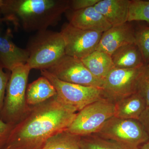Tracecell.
Returning a JSON list of instances; mask_svg holds the SVG:
<instances>
[{"instance_id":"f1b7e54d","label":"cell","mask_w":149,"mask_h":149,"mask_svg":"<svg viewBox=\"0 0 149 149\" xmlns=\"http://www.w3.org/2000/svg\"><path fill=\"white\" fill-rule=\"evenodd\" d=\"M6 22V19L3 17H0V27H1V25L2 24L3 22Z\"/></svg>"},{"instance_id":"ffe728a7","label":"cell","mask_w":149,"mask_h":149,"mask_svg":"<svg viewBox=\"0 0 149 149\" xmlns=\"http://www.w3.org/2000/svg\"><path fill=\"white\" fill-rule=\"evenodd\" d=\"M80 149H126L114 141L95 134L80 137Z\"/></svg>"},{"instance_id":"52a82bcc","label":"cell","mask_w":149,"mask_h":149,"mask_svg":"<svg viewBox=\"0 0 149 149\" xmlns=\"http://www.w3.org/2000/svg\"><path fill=\"white\" fill-rule=\"evenodd\" d=\"M41 73L55 88L59 101L77 112L88 105L104 98L102 88L63 82L45 70H41Z\"/></svg>"},{"instance_id":"f546056e","label":"cell","mask_w":149,"mask_h":149,"mask_svg":"<svg viewBox=\"0 0 149 149\" xmlns=\"http://www.w3.org/2000/svg\"><path fill=\"white\" fill-rule=\"evenodd\" d=\"M3 0H0V8L3 5ZM0 17H1V15H0Z\"/></svg>"},{"instance_id":"7c38bea8","label":"cell","mask_w":149,"mask_h":149,"mask_svg":"<svg viewBox=\"0 0 149 149\" xmlns=\"http://www.w3.org/2000/svg\"><path fill=\"white\" fill-rule=\"evenodd\" d=\"M135 27L130 22L113 26L103 33L96 50L111 56L118 48L135 43Z\"/></svg>"},{"instance_id":"cb8c5ba5","label":"cell","mask_w":149,"mask_h":149,"mask_svg":"<svg viewBox=\"0 0 149 149\" xmlns=\"http://www.w3.org/2000/svg\"><path fill=\"white\" fill-rule=\"evenodd\" d=\"M3 69L0 66V113L3 106L7 86L10 75L9 72H5Z\"/></svg>"},{"instance_id":"d4e9b609","label":"cell","mask_w":149,"mask_h":149,"mask_svg":"<svg viewBox=\"0 0 149 149\" xmlns=\"http://www.w3.org/2000/svg\"><path fill=\"white\" fill-rule=\"evenodd\" d=\"M14 125L3 122L0 119V149H2L6 143Z\"/></svg>"},{"instance_id":"6da1fadb","label":"cell","mask_w":149,"mask_h":149,"mask_svg":"<svg viewBox=\"0 0 149 149\" xmlns=\"http://www.w3.org/2000/svg\"><path fill=\"white\" fill-rule=\"evenodd\" d=\"M77 113L59 101L56 96L30 106L14 126L2 149H40L51 137L67 130Z\"/></svg>"},{"instance_id":"603a6c76","label":"cell","mask_w":149,"mask_h":149,"mask_svg":"<svg viewBox=\"0 0 149 149\" xmlns=\"http://www.w3.org/2000/svg\"><path fill=\"white\" fill-rule=\"evenodd\" d=\"M136 93L141 95L149 107V64L142 67L137 82Z\"/></svg>"},{"instance_id":"8992f818","label":"cell","mask_w":149,"mask_h":149,"mask_svg":"<svg viewBox=\"0 0 149 149\" xmlns=\"http://www.w3.org/2000/svg\"><path fill=\"white\" fill-rule=\"evenodd\" d=\"M114 103L105 98L88 105L77 112L68 132L79 136L96 134L114 116Z\"/></svg>"},{"instance_id":"ac0fdd59","label":"cell","mask_w":149,"mask_h":149,"mask_svg":"<svg viewBox=\"0 0 149 149\" xmlns=\"http://www.w3.org/2000/svg\"><path fill=\"white\" fill-rule=\"evenodd\" d=\"M81 60L93 76L103 81L114 68L111 56L102 51L96 50Z\"/></svg>"},{"instance_id":"e0dca14e","label":"cell","mask_w":149,"mask_h":149,"mask_svg":"<svg viewBox=\"0 0 149 149\" xmlns=\"http://www.w3.org/2000/svg\"><path fill=\"white\" fill-rule=\"evenodd\" d=\"M56 91L52 83L42 76L27 85L26 99L29 106L45 102L56 96Z\"/></svg>"},{"instance_id":"2e32d148","label":"cell","mask_w":149,"mask_h":149,"mask_svg":"<svg viewBox=\"0 0 149 149\" xmlns=\"http://www.w3.org/2000/svg\"><path fill=\"white\" fill-rule=\"evenodd\" d=\"M147 108L143 98L137 93L114 103V117L126 119L139 120Z\"/></svg>"},{"instance_id":"484cf974","label":"cell","mask_w":149,"mask_h":149,"mask_svg":"<svg viewBox=\"0 0 149 149\" xmlns=\"http://www.w3.org/2000/svg\"><path fill=\"white\" fill-rule=\"evenodd\" d=\"M100 0H72L70 1V9L77 10L94 6Z\"/></svg>"},{"instance_id":"44dd1931","label":"cell","mask_w":149,"mask_h":149,"mask_svg":"<svg viewBox=\"0 0 149 149\" xmlns=\"http://www.w3.org/2000/svg\"><path fill=\"white\" fill-rule=\"evenodd\" d=\"M133 21L145 22L149 24V1H130L128 22Z\"/></svg>"},{"instance_id":"8fae6325","label":"cell","mask_w":149,"mask_h":149,"mask_svg":"<svg viewBox=\"0 0 149 149\" xmlns=\"http://www.w3.org/2000/svg\"><path fill=\"white\" fill-rule=\"evenodd\" d=\"M13 38L10 29L3 31L0 27V66L10 72L14 68L26 64L29 58L27 49L17 46Z\"/></svg>"},{"instance_id":"4316f807","label":"cell","mask_w":149,"mask_h":149,"mask_svg":"<svg viewBox=\"0 0 149 149\" xmlns=\"http://www.w3.org/2000/svg\"><path fill=\"white\" fill-rule=\"evenodd\" d=\"M149 135V107H147L139 119Z\"/></svg>"},{"instance_id":"7a4b0ae2","label":"cell","mask_w":149,"mask_h":149,"mask_svg":"<svg viewBox=\"0 0 149 149\" xmlns=\"http://www.w3.org/2000/svg\"><path fill=\"white\" fill-rule=\"evenodd\" d=\"M70 9L68 0H3L0 14L16 30L37 32L56 25Z\"/></svg>"},{"instance_id":"d6986e66","label":"cell","mask_w":149,"mask_h":149,"mask_svg":"<svg viewBox=\"0 0 149 149\" xmlns=\"http://www.w3.org/2000/svg\"><path fill=\"white\" fill-rule=\"evenodd\" d=\"M80 136L65 130L51 137L40 149H80Z\"/></svg>"},{"instance_id":"9a60e30c","label":"cell","mask_w":149,"mask_h":149,"mask_svg":"<svg viewBox=\"0 0 149 149\" xmlns=\"http://www.w3.org/2000/svg\"><path fill=\"white\" fill-rule=\"evenodd\" d=\"M111 57L116 68L135 69L146 65L141 51L135 43L118 48L112 54Z\"/></svg>"},{"instance_id":"30bf717a","label":"cell","mask_w":149,"mask_h":149,"mask_svg":"<svg viewBox=\"0 0 149 149\" xmlns=\"http://www.w3.org/2000/svg\"><path fill=\"white\" fill-rule=\"evenodd\" d=\"M142 67L112 70L103 80L102 89L104 98L115 103L136 93L138 78Z\"/></svg>"},{"instance_id":"ba28073f","label":"cell","mask_w":149,"mask_h":149,"mask_svg":"<svg viewBox=\"0 0 149 149\" xmlns=\"http://www.w3.org/2000/svg\"><path fill=\"white\" fill-rule=\"evenodd\" d=\"M45 70L63 82L102 89V88L103 81L93 76L81 59L66 54Z\"/></svg>"},{"instance_id":"5b68a950","label":"cell","mask_w":149,"mask_h":149,"mask_svg":"<svg viewBox=\"0 0 149 149\" xmlns=\"http://www.w3.org/2000/svg\"><path fill=\"white\" fill-rule=\"evenodd\" d=\"M95 134L117 143L126 149H139L149 139L139 120L111 117Z\"/></svg>"},{"instance_id":"4fadbf2b","label":"cell","mask_w":149,"mask_h":149,"mask_svg":"<svg viewBox=\"0 0 149 149\" xmlns=\"http://www.w3.org/2000/svg\"><path fill=\"white\" fill-rule=\"evenodd\" d=\"M65 13L69 24L79 29L103 33L112 27L94 6L77 10H69Z\"/></svg>"},{"instance_id":"3957f363","label":"cell","mask_w":149,"mask_h":149,"mask_svg":"<svg viewBox=\"0 0 149 149\" xmlns=\"http://www.w3.org/2000/svg\"><path fill=\"white\" fill-rule=\"evenodd\" d=\"M27 63L14 68L10 71L0 119L10 125H16L24 117L30 106L26 99V90L30 70Z\"/></svg>"},{"instance_id":"5bb4252c","label":"cell","mask_w":149,"mask_h":149,"mask_svg":"<svg viewBox=\"0 0 149 149\" xmlns=\"http://www.w3.org/2000/svg\"><path fill=\"white\" fill-rule=\"evenodd\" d=\"M130 0H100L94 8L112 27L128 22Z\"/></svg>"},{"instance_id":"9c48e42d","label":"cell","mask_w":149,"mask_h":149,"mask_svg":"<svg viewBox=\"0 0 149 149\" xmlns=\"http://www.w3.org/2000/svg\"><path fill=\"white\" fill-rule=\"evenodd\" d=\"M60 32L65 44V54L80 59L96 50L103 34L79 29L69 23L63 24Z\"/></svg>"},{"instance_id":"83f0119b","label":"cell","mask_w":149,"mask_h":149,"mask_svg":"<svg viewBox=\"0 0 149 149\" xmlns=\"http://www.w3.org/2000/svg\"><path fill=\"white\" fill-rule=\"evenodd\" d=\"M139 149H149V139Z\"/></svg>"},{"instance_id":"277c9868","label":"cell","mask_w":149,"mask_h":149,"mask_svg":"<svg viewBox=\"0 0 149 149\" xmlns=\"http://www.w3.org/2000/svg\"><path fill=\"white\" fill-rule=\"evenodd\" d=\"M26 49L29 54L27 64L31 70L47 69L65 54L61 33L48 29L30 37Z\"/></svg>"},{"instance_id":"7402d4cb","label":"cell","mask_w":149,"mask_h":149,"mask_svg":"<svg viewBox=\"0 0 149 149\" xmlns=\"http://www.w3.org/2000/svg\"><path fill=\"white\" fill-rule=\"evenodd\" d=\"M135 29V43L141 51L145 64L148 65L149 26L140 25Z\"/></svg>"}]
</instances>
